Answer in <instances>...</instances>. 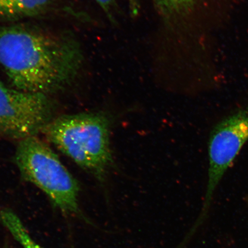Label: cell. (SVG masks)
<instances>
[{"label":"cell","mask_w":248,"mask_h":248,"mask_svg":"<svg viewBox=\"0 0 248 248\" xmlns=\"http://www.w3.org/2000/svg\"><path fill=\"white\" fill-rule=\"evenodd\" d=\"M128 1L130 12L133 17L137 16L139 14L140 5L139 0H127Z\"/></svg>","instance_id":"cell-10"},{"label":"cell","mask_w":248,"mask_h":248,"mask_svg":"<svg viewBox=\"0 0 248 248\" xmlns=\"http://www.w3.org/2000/svg\"><path fill=\"white\" fill-rule=\"evenodd\" d=\"M0 216L3 224L24 248H44L32 239L21 220L14 212L5 210L2 211Z\"/></svg>","instance_id":"cell-7"},{"label":"cell","mask_w":248,"mask_h":248,"mask_svg":"<svg viewBox=\"0 0 248 248\" xmlns=\"http://www.w3.org/2000/svg\"><path fill=\"white\" fill-rule=\"evenodd\" d=\"M111 119L103 112L57 116L41 133L62 153L103 182L114 166L110 141Z\"/></svg>","instance_id":"cell-2"},{"label":"cell","mask_w":248,"mask_h":248,"mask_svg":"<svg viewBox=\"0 0 248 248\" xmlns=\"http://www.w3.org/2000/svg\"><path fill=\"white\" fill-rule=\"evenodd\" d=\"M81 47L73 37L38 28H0V65L12 88L48 95L74 81L82 66Z\"/></svg>","instance_id":"cell-1"},{"label":"cell","mask_w":248,"mask_h":248,"mask_svg":"<svg viewBox=\"0 0 248 248\" xmlns=\"http://www.w3.org/2000/svg\"><path fill=\"white\" fill-rule=\"evenodd\" d=\"M48 95L9 88L0 80V139L21 140L36 136L55 115Z\"/></svg>","instance_id":"cell-4"},{"label":"cell","mask_w":248,"mask_h":248,"mask_svg":"<svg viewBox=\"0 0 248 248\" xmlns=\"http://www.w3.org/2000/svg\"><path fill=\"white\" fill-rule=\"evenodd\" d=\"M21 176L47 195L64 212L79 210L78 183L47 144L36 136L18 142L14 157Z\"/></svg>","instance_id":"cell-3"},{"label":"cell","mask_w":248,"mask_h":248,"mask_svg":"<svg viewBox=\"0 0 248 248\" xmlns=\"http://www.w3.org/2000/svg\"><path fill=\"white\" fill-rule=\"evenodd\" d=\"M52 0H0V18L15 20L36 16L50 8Z\"/></svg>","instance_id":"cell-6"},{"label":"cell","mask_w":248,"mask_h":248,"mask_svg":"<svg viewBox=\"0 0 248 248\" xmlns=\"http://www.w3.org/2000/svg\"><path fill=\"white\" fill-rule=\"evenodd\" d=\"M95 1L100 5L110 23L115 24L116 23V12H119L116 0H95Z\"/></svg>","instance_id":"cell-9"},{"label":"cell","mask_w":248,"mask_h":248,"mask_svg":"<svg viewBox=\"0 0 248 248\" xmlns=\"http://www.w3.org/2000/svg\"><path fill=\"white\" fill-rule=\"evenodd\" d=\"M197 0H154L163 16L172 18L184 16L193 9Z\"/></svg>","instance_id":"cell-8"},{"label":"cell","mask_w":248,"mask_h":248,"mask_svg":"<svg viewBox=\"0 0 248 248\" xmlns=\"http://www.w3.org/2000/svg\"><path fill=\"white\" fill-rule=\"evenodd\" d=\"M248 141V108L237 111L213 129L209 142L208 182L197 227L207 214L217 186L241 149Z\"/></svg>","instance_id":"cell-5"}]
</instances>
